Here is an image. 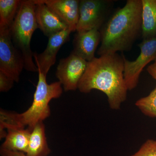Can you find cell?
<instances>
[{"mask_svg":"<svg viewBox=\"0 0 156 156\" xmlns=\"http://www.w3.org/2000/svg\"><path fill=\"white\" fill-rule=\"evenodd\" d=\"M123 55L117 53L95 57L88 62L87 69L78 85L82 93L94 89L104 92L112 110L119 109L127 98V88L124 76Z\"/></svg>","mask_w":156,"mask_h":156,"instance_id":"1","label":"cell"},{"mask_svg":"<svg viewBox=\"0 0 156 156\" xmlns=\"http://www.w3.org/2000/svg\"><path fill=\"white\" fill-rule=\"evenodd\" d=\"M142 0H128L117 9L100 29L99 56L131 49L142 31Z\"/></svg>","mask_w":156,"mask_h":156,"instance_id":"2","label":"cell"},{"mask_svg":"<svg viewBox=\"0 0 156 156\" xmlns=\"http://www.w3.org/2000/svg\"><path fill=\"white\" fill-rule=\"evenodd\" d=\"M38 73V81L34 94L33 101L30 107L22 113L0 111V135L5 136V129L27 128L32 130L37 123L43 122L50 116L51 112L49 103L52 99L60 97L63 89L59 82L48 84L47 76Z\"/></svg>","mask_w":156,"mask_h":156,"instance_id":"3","label":"cell"},{"mask_svg":"<svg viewBox=\"0 0 156 156\" xmlns=\"http://www.w3.org/2000/svg\"><path fill=\"white\" fill-rule=\"evenodd\" d=\"M35 7L34 0L21 1L10 28L12 42L24 59V69L32 72H38L37 67L34 62V53L30 47L33 34L39 28L35 13Z\"/></svg>","mask_w":156,"mask_h":156,"instance_id":"4","label":"cell"},{"mask_svg":"<svg viewBox=\"0 0 156 156\" xmlns=\"http://www.w3.org/2000/svg\"><path fill=\"white\" fill-rule=\"evenodd\" d=\"M24 67L22 54L12 42L10 28L0 27V71L18 83Z\"/></svg>","mask_w":156,"mask_h":156,"instance_id":"5","label":"cell"},{"mask_svg":"<svg viewBox=\"0 0 156 156\" xmlns=\"http://www.w3.org/2000/svg\"><path fill=\"white\" fill-rule=\"evenodd\" d=\"M113 1L82 0L80 3V17L76 27L79 32L100 30L108 19Z\"/></svg>","mask_w":156,"mask_h":156,"instance_id":"6","label":"cell"},{"mask_svg":"<svg viewBox=\"0 0 156 156\" xmlns=\"http://www.w3.org/2000/svg\"><path fill=\"white\" fill-rule=\"evenodd\" d=\"M140 53L134 61H130L123 55L124 76L128 90L135 89L143 70L150 62L156 61V37L143 40L139 45Z\"/></svg>","mask_w":156,"mask_h":156,"instance_id":"7","label":"cell"},{"mask_svg":"<svg viewBox=\"0 0 156 156\" xmlns=\"http://www.w3.org/2000/svg\"><path fill=\"white\" fill-rule=\"evenodd\" d=\"M88 61L72 52L61 59L57 66L56 76L65 91H74L87 69Z\"/></svg>","mask_w":156,"mask_h":156,"instance_id":"8","label":"cell"},{"mask_svg":"<svg viewBox=\"0 0 156 156\" xmlns=\"http://www.w3.org/2000/svg\"><path fill=\"white\" fill-rule=\"evenodd\" d=\"M72 32L69 29H67L54 34L49 37L48 45L44 52L40 54L34 53V58L38 71H40L47 76L50 68L56 62L58 50L69 41Z\"/></svg>","mask_w":156,"mask_h":156,"instance_id":"9","label":"cell"},{"mask_svg":"<svg viewBox=\"0 0 156 156\" xmlns=\"http://www.w3.org/2000/svg\"><path fill=\"white\" fill-rule=\"evenodd\" d=\"M36 18L39 29L49 37L69 28L68 26L48 5L41 0H34Z\"/></svg>","mask_w":156,"mask_h":156,"instance_id":"10","label":"cell"},{"mask_svg":"<svg viewBox=\"0 0 156 156\" xmlns=\"http://www.w3.org/2000/svg\"><path fill=\"white\" fill-rule=\"evenodd\" d=\"M74 32L80 17V1L78 0H41Z\"/></svg>","mask_w":156,"mask_h":156,"instance_id":"11","label":"cell"},{"mask_svg":"<svg viewBox=\"0 0 156 156\" xmlns=\"http://www.w3.org/2000/svg\"><path fill=\"white\" fill-rule=\"evenodd\" d=\"M99 30L94 28L77 33L74 39L72 52L88 62L94 59L95 51L101 39Z\"/></svg>","mask_w":156,"mask_h":156,"instance_id":"12","label":"cell"},{"mask_svg":"<svg viewBox=\"0 0 156 156\" xmlns=\"http://www.w3.org/2000/svg\"><path fill=\"white\" fill-rule=\"evenodd\" d=\"M31 130L29 128L8 129L5 141L1 148L7 150L26 154Z\"/></svg>","mask_w":156,"mask_h":156,"instance_id":"13","label":"cell"},{"mask_svg":"<svg viewBox=\"0 0 156 156\" xmlns=\"http://www.w3.org/2000/svg\"><path fill=\"white\" fill-rule=\"evenodd\" d=\"M50 149L48 146L44 122H40L32 129L28 149L26 154L27 156H49Z\"/></svg>","mask_w":156,"mask_h":156,"instance_id":"14","label":"cell"},{"mask_svg":"<svg viewBox=\"0 0 156 156\" xmlns=\"http://www.w3.org/2000/svg\"><path fill=\"white\" fill-rule=\"evenodd\" d=\"M142 31L143 40L156 37V0H142Z\"/></svg>","mask_w":156,"mask_h":156,"instance_id":"15","label":"cell"},{"mask_svg":"<svg viewBox=\"0 0 156 156\" xmlns=\"http://www.w3.org/2000/svg\"><path fill=\"white\" fill-rule=\"evenodd\" d=\"M21 2L20 0L0 1V27L11 28Z\"/></svg>","mask_w":156,"mask_h":156,"instance_id":"16","label":"cell"},{"mask_svg":"<svg viewBox=\"0 0 156 156\" xmlns=\"http://www.w3.org/2000/svg\"><path fill=\"white\" fill-rule=\"evenodd\" d=\"M135 105L145 115L156 118V86L148 95L136 101Z\"/></svg>","mask_w":156,"mask_h":156,"instance_id":"17","label":"cell"},{"mask_svg":"<svg viewBox=\"0 0 156 156\" xmlns=\"http://www.w3.org/2000/svg\"><path fill=\"white\" fill-rule=\"evenodd\" d=\"M130 156H156V140H147L138 151Z\"/></svg>","mask_w":156,"mask_h":156,"instance_id":"18","label":"cell"},{"mask_svg":"<svg viewBox=\"0 0 156 156\" xmlns=\"http://www.w3.org/2000/svg\"><path fill=\"white\" fill-rule=\"evenodd\" d=\"M14 81L4 73L0 71V91L7 92L12 88Z\"/></svg>","mask_w":156,"mask_h":156,"instance_id":"19","label":"cell"},{"mask_svg":"<svg viewBox=\"0 0 156 156\" xmlns=\"http://www.w3.org/2000/svg\"><path fill=\"white\" fill-rule=\"evenodd\" d=\"M0 156H27L23 153L18 151L7 150L5 149L0 148Z\"/></svg>","mask_w":156,"mask_h":156,"instance_id":"20","label":"cell"},{"mask_svg":"<svg viewBox=\"0 0 156 156\" xmlns=\"http://www.w3.org/2000/svg\"><path fill=\"white\" fill-rule=\"evenodd\" d=\"M147 70L150 75L156 80V61L149 66Z\"/></svg>","mask_w":156,"mask_h":156,"instance_id":"21","label":"cell"}]
</instances>
